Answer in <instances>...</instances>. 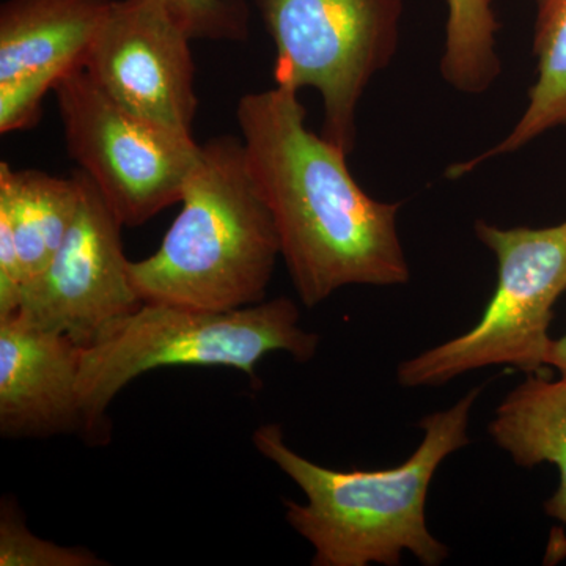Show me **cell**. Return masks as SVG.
Listing matches in <instances>:
<instances>
[{
	"instance_id": "1",
	"label": "cell",
	"mask_w": 566,
	"mask_h": 566,
	"mask_svg": "<svg viewBox=\"0 0 566 566\" xmlns=\"http://www.w3.org/2000/svg\"><path fill=\"white\" fill-rule=\"evenodd\" d=\"M300 92L244 95L237 118L245 164L273 216L281 255L307 308L344 286L405 285L400 203L375 200L349 172L348 153L305 126Z\"/></svg>"
},
{
	"instance_id": "2",
	"label": "cell",
	"mask_w": 566,
	"mask_h": 566,
	"mask_svg": "<svg viewBox=\"0 0 566 566\" xmlns=\"http://www.w3.org/2000/svg\"><path fill=\"white\" fill-rule=\"evenodd\" d=\"M483 387L423 417V439L403 464L382 471H335L294 452L279 423H264L253 446L293 480L307 502L283 501L286 523L315 549L314 566H397L403 553L438 566L450 551L427 526L424 505L439 465L468 446L469 416Z\"/></svg>"
},
{
	"instance_id": "3",
	"label": "cell",
	"mask_w": 566,
	"mask_h": 566,
	"mask_svg": "<svg viewBox=\"0 0 566 566\" xmlns=\"http://www.w3.org/2000/svg\"><path fill=\"white\" fill-rule=\"evenodd\" d=\"M180 203L158 251L129 262L140 300L208 312L263 303L281 241L249 175L243 140L200 145Z\"/></svg>"
},
{
	"instance_id": "4",
	"label": "cell",
	"mask_w": 566,
	"mask_h": 566,
	"mask_svg": "<svg viewBox=\"0 0 566 566\" xmlns=\"http://www.w3.org/2000/svg\"><path fill=\"white\" fill-rule=\"evenodd\" d=\"M300 319L297 305L283 296L227 312L142 303L95 344L81 346L80 390L91 438L109 436L106 411L114 398L155 368L226 367L259 382L255 367L266 354L308 363L319 335L303 329Z\"/></svg>"
},
{
	"instance_id": "5",
	"label": "cell",
	"mask_w": 566,
	"mask_h": 566,
	"mask_svg": "<svg viewBox=\"0 0 566 566\" xmlns=\"http://www.w3.org/2000/svg\"><path fill=\"white\" fill-rule=\"evenodd\" d=\"M475 234L497 260V285L468 333L398 365L401 387H439L491 365L526 374L545 367L554 305L566 292V222L546 229H502L475 222Z\"/></svg>"
},
{
	"instance_id": "6",
	"label": "cell",
	"mask_w": 566,
	"mask_h": 566,
	"mask_svg": "<svg viewBox=\"0 0 566 566\" xmlns=\"http://www.w3.org/2000/svg\"><path fill=\"white\" fill-rule=\"evenodd\" d=\"M274 41V81L322 96L327 140L352 155L368 84L400 44L403 0H255Z\"/></svg>"
},
{
	"instance_id": "7",
	"label": "cell",
	"mask_w": 566,
	"mask_h": 566,
	"mask_svg": "<svg viewBox=\"0 0 566 566\" xmlns=\"http://www.w3.org/2000/svg\"><path fill=\"white\" fill-rule=\"evenodd\" d=\"M52 92L66 150L126 227L180 203L200 144L137 117L99 88L87 71H70Z\"/></svg>"
},
{
	"instance_id": "8",
	"label": "cell",
	"mask_w": 566,
	"mask_h": 566,
	"mask_svg": "<svg viewBox=\"0 0 566 566\" xmlns=\"http://www.w3.org/2000/svg\"><path fill=\"white\" fill-rule=\"evenodd\" d=\"M81 202L76 219L40 277L24 286L17 314L28 322L91 346L140 307L123 251V222L103 193L76 170Z\"/></svg>"
},
{
	"instance_id": "9",
	"label": "cell",
	"mask_w": 566,
	"mask_h": 566,
	"mask_svg": "<svg viewBox=\"0 0 566 566\" xmlns=\"http://www.w3.org/2000/svg\"><path fill=\"white\" fill-rule=\"evenodd\" d=\"M191 40L159 0H114L82 69L126 111L192 136L199 99Z\"/></svg>"
},
{
	"instance_id": "10",
	"label": "cell",
	"mask_w": 566,
	"mask_h": 566,
	"mask_svg": "<svg viewBox=\"0 0 566 566\" xmlns=\"http://www.w3.org/2000/svg\"><path fill=\"white\" fill-rule=\"evenodd\" d=\"M81 346L24 316H0V434L91 438L80 390ZM92 439V438H91Z\"/></svg>"
},
{
	"instance_id": "11",
	"label": "cell",
	"mask_w": 566,
	"mask_h": 566,
	"mask_svg": "<svg viewBox=\"0 0 566 566\" xmlns=\"http://www.w3.org/2000/svg\"><path fill=\"white\" fill-rule=\"evenodd\" d=\"M114 0H6L0 7V85L43 92L85 55Z\"/></svg>"
},
{
	"instance_id": "12",
	"label": "cell",
	"mask_w": 566,
	"mask_h": 566,
	"mask_svg": "<svg viewBox=\"0 0 566 566\" xmlns=\"http://www.w3.org/2000/svg\"><path fill=\"white\" fill-rule=\"evenodd\" d=\"M81 202L76 174L52 177L0 163V214L13 229L22 270V290L50 266L69 234ZM22 294V293H21Z\"/></svg>"
},
{
	"instance_id": "13",
	"label": "cell",
	"mask_w": 566,
	"mask_h": 566,
	"mask_svg": "<svg viewBox=\"0 0 566 566\" xmlns=\"http://www.w3.org/2000/svg\"><path fill=\"white\" fill-rule=\"evenodd\" d=\"M488 433L517 465H557L560 482L545 512L566 524V378L528 376L495 409Z\"/></svg>"
},
{
	"instance_id": "14",
	"label": "cell",
	"mask_w": 566,
	"mask_h": 566,
	"mask_svg": "<svg viewBox=\"0 0 566 566\" xmlns=\"http://www.w3.org/2000/svg\"><path fill=\"white\" fill-rule=\"evenodd\" d=\"M534 55L536 81L515 128L490 150L450 166L447 177L457 180L490 159L521 150L551 129L566 126V0H538Z\"/></svg>"
},
{
	"instance_id": "15",
	"label": "cell",
	"mask_w": 566,
	"mask_h": 566,
	"mask_svg": "<svg viewBox=\"0 0 566 566\" xmlns=\"http://www.w3.org/2000/svg\"><path fill=\"white\" fill-rule=\"evenodd\" d=\"M447 22L442 77L464 95H482L502 73L499 22L491 0H446Z\"/></svg>"
},
{
	"instance_id": "16",
	"label": "cell",
	"mask_w": 566,
	"mask_h": 566,
	"mask_svg": "<svg viewBox=\"0 0 566 566\" xmlns=\"http://www.w3.org/2000/svg\"><path fill=\"white\" fill-rule=\"evenodd\" d=\"M106 560L87 547L61 546L32 534L20 505L2 499L0 505V566H104Z\"/></svg>"
},
{
	"instance_id": "17",
	"label": "cell",
	"mask_w": 566,
	"mask_h": 566,
	"mask_svg": "<svg viewBox=\"0 0 566 566\" xmlns=\"http://www.w3.org/2000/svg\"><path fill=\"white\" fill-rule=\"evenodd\" d=\"M192 40L244 41L249 9L244 0H159Z\"/></svg>"
},
{
	"instance_id": "18",
	"label": "cell",
	"mask_w": 566,
	"mask_h": 566,
	"mask_svg": "<svg viewBox=\"0 0 566 566\" xmlns=\"http://www.w3.org/2000/svg\"><path fill=\"white\" fill-rule=\"evenodd\" d=\"M546 365L556 368L560 371L562 378H566V334L564 337L551 342Z\"/></svg>"
}]
</instances>
